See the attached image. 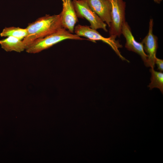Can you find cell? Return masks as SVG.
<instances>
[{
	"label": "cell",
	"mask_w": 163,
	"mask_h": 163,
	"mask_svg": "<svg viewBox=\"0 0 163 163\" xmlns=\"http://www.w3.org/2000/svg\"><path fill=\"white\" fill-rule=\"evenodd\" d=\"M121 33L126 39L125 47L128 50L139 54L146 65L148 56L144 51L143 44L142 42L139 43L136 40L132 34L130 27L126 21L122 24Z\"/></svg>",
	"instance_id": "cell-8"
},
{
	"label": "cell",
	"mask_w": 163,
	"mask_h": 163,
	"mask_svg": "<svg viewBox=\"0 0 163 163\" xmlns=\"http://www.w3.org/2000/svg\"><path fill=\"white\" fill-rule=\"evenodd\" d=\"M62 8L60 13L62 27L73 34L75 25L78 21L72 0H62Z\"/></svg>",
	"instance_id": "cell-7"
},
{
	"label": "cell",
	"mask_w": 163,
	"mask_h": 163,
	"mask_svg": "<svg viewBox=\"0 0 163 163\" xmlns=\"http://www.w3.org/2000/svg\"><path fill=\"white\" fill-rule=\"evenodd\" d=\"M27 34L26 28L11 27H5L0 33V36L2 37L11 36L23 40L27 36Z\"/></svg>",
	"instance_id": "cell-11"
},
{
	"label": "cell",
	"mask_w": 163,
	"mask_h": 163,
	"mask_svg": "<svg viewBox=\"0 0 163 163\" xmlns=\"http://www.w3.org/2000/svg\"><path fill=\"white\" fill-rule=\"evenodd\" d=\"M74 32L78 35L86 37L89 40L93 42H95L96 40H101L107 44L122 60L129 62L121 54L119 49L122 46L118 41L115 40L116 38L110 36L108 38L105 37L96 30L87 25L80 24L76 25L75 27Z\"/></svg>",
	"instance_id": "cell-3"
},
{
	"label": "cell",
	"mask_w": 163,
	"mask_h": 163,
	"mask_svg": "<svg viewBox=\"0 0 163 163\" xmlns=\"http://www.w3.org/2000/svg\"><path fill=\"white\" fill-rule=\"evenodd\" d=\"M153 21L150 19L148 34L143 39V44L145 52L147 54L148 58L146 66L154 68L157 50L158 47V38L153 33Z\"/></svg>",
	"instance_id": "cell-6"
},
{
	"label": "cell",
	"mask_w": 163,
	"mask_h": 163,
	"mask_svg": "<svg viewBox=\"0 0 163 163\" xmlns=\"http://www.w3.org/2000/svg\"><path fill=\"white\" fill-rule=\"evenodd\" d=\"M78 18H85L90 23V27L97 30L101 29L107 32V24L90 8L84 0L72 1Z\"/></svg>",
	"instance_id": "cell-5"
},
{
	"label": "cell",
	"mask_w": 163,
	"mask_h": 163,
	"mask_svg": "<svg viewBox=\"0 0 163 163\" xmlns=\"http://www.w3.org/2000/svg\"><path fill=\"white\" fill-rule=\"evenodd\" d=\"M111 5V22L109 27L110 36L116 38L122 34L123 23L125 21L126 2L123 0H109Z\"/></svg>",
	"instance_id": "cell-4"
},
{
	"label": "cell",
	"mask_w": 163,
	"mask_h": 163,
	"mask_svg": "<svg viewBox=\"0 0 163 163\" xmlns=\"http://www.w3.org/2000/svg\"><path fill=\"white\" fill-rule=\"evenodd\" d=\"M62 27L60 13L52 15L46 14L38 18L29 24L26 28L27 35L22 40L26 49L35 40L51 34Z\"/></svg>",
	"instance_id": "cell-1"
},
{
	"label": "cell",
	"mask_w": 163,
	"mask_h": 163,
	"mask_svg": "<svg viewBox=\"0 0 163 163\" xmlns=\"http://www.w3.org/2000/svg\"><path fill=\"white\" fill-rule=\"evenodd\" d=\"M151 73V82L148 87L150 89L156 88L159 89L161 92L163 91V73L155 71L153 68L150 69Z\"/></svg>",
	"instance_id": "cell-12"
},
{
	"label": "cell",
	"mask_w": 163,
	"mask_h": 163,
	"mask_svg": "<svg viewBox=\"0 0 163 163\" xmlns=\"http://www.w3.org/2000/svg\"><path fill=\"white\" fill-rule=\"evenodd\" d=\"M91 9L109 27L111 22V5L109 0H84Z\"/></svg>",
	"instance_id": "cell-9"
},
{
	"label": "cell",
	"mask_w": 163,
	"mask_h": 163,
	"mask_svg": "<svg viewBox=\"0 0 163 163\" xmlns=\"http://www.w3.org/2000/svg\"><path fill=\"white\" fill-rule=\"evenodd\" d=\"M0 44L2 48L7 52L20 53L26 49L22 40L11 36L0 40Z\"/></svg>",
	"instance_id": "cell-10"
},
{
	"label": "cell",
	"mask_w": 163,
	"mask_h": 163,
	"mask_svg": "<svg viewBox=\"0 0 163 163\" xmlns=\"http://www.w3.org/2000/svg\"><path fill=\"white\" fill-rule=\"evenodd\" d=\"M155 63L157 65L158 69L160 72H162L163 71V60L156 57L155 59Z\"/></svg>",
	"instance_id": "cell-13"
},
{
	"label": "cell",
	"mask_w": 163,
	"mask_h": 163,
	"mask_svg": "<svg viewBox=\"0 0 163 163\" xmlns=\"http://www.w3.org/2000/svg\"><path fill=\"white\" fill-rule=\"evenodd\" d=\"M66 39L88 40L81 38L77 35L71 33L62 27L51 34L35 40L26 48V51L30 53H37Z\"/></svg>",
	"instance_id": "cell-2"
},
{
	"label": "cell",
	"mask_w": 163,
	"mask_h": 163,
	"mask_svg": "<svg viewBox=\"0 0 163 163\" xmlns=\"http://www.w3.org/2000/svg\"><path fill=\"white\" fill-rule=\"evenodd\" d=\"M154 1L158 4H160L162 0H154Z\"/></svg>",
	"instance_id": "cell-14"
}]
</instances>
